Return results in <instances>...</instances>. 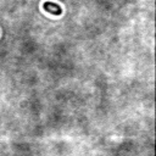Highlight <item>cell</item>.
<instances>
[{
  "label": "cell",
  "instance_id": "obj_1",
  "mask_svg": "<svg viewBox=\"0 0 156 156\" xmlns=\"http://www.w3.org/2000/svg\"><path fill=\"white\" fill-rule=\"evenodd\" d=\"M43 10L50 15H54V16H61L62 15V7L56 4V2H52V1H44L43 4Z\"/></svg>",
  "mask_w": 156,
  "mask_h": 156
}]
</instances>
